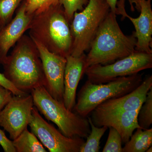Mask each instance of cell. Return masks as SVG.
<instances>
[{"label":"cell","mask_w":152,"mask_h":152,"mask_svg":"<svg viewBox=\"0 0 152 152\" xmlns=\"http://www.w3.org/2000/svg\"><path fill=\"white\" fill-rule=\"evenodd\" d=\"M137 121L139 126L143 129H149L152 124V88L139 110Z\"/></svg>","instance_id":"cell-19"},{"label":"cell","mask_w":152,"mask_h":152,"mask_svg":"<svg viewBox=\"0 0 152 152\" xmlns=\"http://www.w3.org/2000/svg\"><path fill=\"white\" fill-rule=\"evenodd\" d=\"M26 12L33 15L59 4V0H26Z\"/></svg>","instance_id":"cell-21"},{"label":"cell","mask_w":152,"mask_h":152,"mask_svg":"<svg viewBox=\"0 0 152 152\" xmlns=\"http://www.w3.org/2000/svg\"><path fill=\"white\" fill-rule=\"evenodd\" d=\"M87 118L91 126V132L87 137L86 141L81 148L80 152H99L100 149L101 139L108 128L106 126H96L93 124L91 117H87Z\"/></svg>","instance_id":"cell-18"},{"label":"cell","mask_w":152,"mask_h":152,"mask_svg":"<svg viewBox=\"0 0 152 152\" xmlns=\"http://www.w3.org/2000/svg\"><path fill=\"white\" fill-rule=\"evenodd\" d=\"M142 80V74L139 73L98 84L88 80L79 92L73 111L87 118L102 103L129 94L137 88Z\"/></svg>","instance_id":"cell-5"},{"label":"cell","mask_w":152,"mask_h":152,"mask_svg":"<svg viewBox=\"0 0 152 152\" xmlns=\"http://www.w3.org/2000/svg\"><path fill=\"white\" fill-rule=\"evenodd\" d=\"M70 23L59 3L33 16L29 34L49 51L66 58L71 55Z\"/></svg>","instance_id":"cell-3"},{"label":"cell","mask_w":152,"mask_h":152,"mask_svg":"<svg viewBox=\"0 0 152 152\" xmlns=\"http://www.w3.org/2000/svg\"><path fill=\"white\" fill-rule=\"evenodd\" d=\"M152 68V53L137 51L117 61L107 65L96 64L87 68L85 74L94 84L111 81L120 77L139 73Z\"/></svg>","instance_id":"cell-7"},{"label":"cell","mask_w":152,"mask_h":152,"mask_svg":"<svg viewBox=\"0 0 152 152\" xmlns=\"http://www.w3.org/2000/svg\"><path fill=\"white\" fill-rule=\"evenodd\" d=\"M0 84L11 91L13 95L23 96L29 94L17 89L10 81L6 78L4 74L1 73H0Z\"/></svg>","instance_id":"cell-24"},{"label":"cell","mask_w":152,"mask_h":152,"mask_svg":"<svg viewBox=\"0 0 152 152\" xmlns=\"http://www.w3.org/2000/svg\"><path fill=\"white\" fill-rule=\"evenodd\" d=\"M34 107L31 94L13 95L8 103L0 111V126L8 132L12 141L27 128Z\"/></svg>","instance_id":"cell-9"},{"label":"cell","mask_w":152,"mask_h":152,"mask_svg":"<svg viewBox=\"0 0 152 152\" xmlns=\"http://www.w3.org/2000/svg\"><path fill=\"white\" fill-rule=\"evenodd\" d=\"M110 129L108 137L103 152H122V140L119 133L114 128Z\"/></svg>","instance_id":"cell-22"},{"label":"cell","mask_w":152,"mask_h":152,"mask_svg":"<svg viewBox=\"0 0 152 152\" xmlns=\"http://www.w3.org/2000/svg\"><path fill=\"white\" fill-rule=\"evenodd\" d=\"M34 42L42 63L45 78V88L55 99L64 102V76L66 59L51 53L41 44Z\"/></svg>","instance_id":"cell-10"},{"label":"cell","mask_w":152,"mask_h":152,"mask_svg":"<svg viewBox=\"0 0 152 152\" xmlns=\"http://www.w3.org/2000/svg\"><path fill=\"white\" fill-rule=\"evenodd\" d=\"M152 88V75H150L135 89L121 96L107 100L94 110L108 113L139 110Z\"/></svg>","instance_id":"cell-14"},{"label":"cell","mask_w":152,"mask_h":152,"mask_svg":"<svg viewBox=\"0 0 152 152\" xmlns=\"http://www.w3.org/2000/svg\"><path fill=\"white\" fill-rule=\"evenodd\" d=\"M147 152H152V146H151L148 149V150H147Z\"/></svg>","instance_id":"cell-28"},{"label":"cell","mask_w":152,"mask_h":152,"mask_svg":"<svg viewBox=\"0 0 152 152\" xmlns=\"http://www.w3.org/2000/svg\"><path fill=\"white\" fill-rule=\"evenodd\" d=\"M137 39L134 32L126 36L111 11L101 24L86 55V68L96 64L106 65L136 51Z\"/></svg>","instance_id":"cell-2"},{"label":"cell","mask_w":152,"mask_h":152,"mask_svg":"<svg viewBox=\"0 0 152 152\" xmlns=\"http://www.w3.org/2000/svg\"><path fill=\"white\" fill-rule=\"evenodd\" d=\"M106 1L110 7V11L115 13L116 9L117 3L118 0H106ZM128 1L129 3L131 10L132 12H134L135 11V8L137 9L138 12H140V0H128Z\"/></svg>","instance_id":"cell-27"},{"label":"cell","mask_w":152,"mask_h":152,"mask_svg":"<svg viewBox=\"0 0 152 152\" xmlns=\"http://www.w3.org/2000/svg\"><path fill=\"white\" fill-rule=\"evenodd\" d=\"M28 126L31 132L50 152H80L86 142L82 138L64 135L44 119L36 107H33Z\"/></svg>","instance_id":"cell-8"},{"label":"cell","mask_w":152,"mask_h":152,"mask_svg":"<svg viewBox=\"0 0 152 152\" xmlns=\"http://www.w3.org/2000/svg\"><path fill=\"white\" fill-rule=\"evenodd\" d=\"M66 58L63 102L67 109L73 111L76 103L78 85L86 70V55L84 53L78 57L69 55Z\"/></svg>","instance_id":"cell-15"},{"label":"cell","mask_w":152,"mask_h":152,"mask_svg":"<svg viewBox=\"0 0 152 152\" xmlns=\"http://www.w3.org/2000/svg\"><path fill=\"white\" fill-rule=\"evenodd\" d=\"M2 65L4 75L20 91L29 94L37 87L45 86L39 50L30 36H22Z\"/></svg>","instance_id":"cell-1"},{"label":"cell","mask_w":152,"mask_h":152,"mask_svg":"<svg viewBox=\"0 0 152 152\" xmlns=\"http://www.w3.org/2000/svg\"><path fill=\"white\" fill-rule=\"evenodd\" d=\"M33 17L26 12V0H23L17 9L15 18L0 28V64H3L10 49L29 29Z\"/></svg>","instance_id":"cell-13"},{"label":"cell","mask_w":152,"mask_h":152,"mask_svg":"<svg viewBox=\"0 0 152 152\" xmlns=\"http://www.w3.org/2000/svg\"><path fill=\"white\" fill-rule=\"evenodd\" d=\"M12 141L16 152H47L35 135L27 128Z\"/></svg>","instance_id":"cell-17"},{"label":"cell","mask_w":152,"mask_h":152,"mask_svg":"<svg viewBox=\"0 0 152 152\" xmlns=\"http://www.w3.org/2000/svg\"><path fill=\"white\" fill-rule=\"evenodd\" d=\"M123 148L122 152H145L152 145V128L136 129Z\"/></svg>","instance_id":"cell-16"},{"label":"cell","mask_w":152,"mask_h":152,"mask_svg":"<svg viewBox=\"0 0 152 152\" xmlns=\"http://www.w3.org/2000/svg\"><path fill=\"white\" fill-rule=\"evenodd\" d=\"M13 96L11 91L0 84V111L8 103Z\"/></svg>","instance_id":"cell-25"},{"label":"cell","mask_w":152,"mask_h":152,"mask_svg":"<svg viewBox=\"0 0 152 152\" xmlns=\"http://www.w3.org/2000/svg\"><path fill=\"white\" fill-rule=\"evenodd\" d=\"M23 0H0V28H2L12 19L15 11Z\"/></svg>","instance_id":"cell-20"},{"label":"cell","mask_w":152,"mask_h":152,"mask_svg":"<svg viewBox=\"0 0 152 152\" xmlns=\"http://www.w3.org/2000/svg\"><path fill=\"white\" fill-rule=\"evenodd\" d=\"M110 11L106 0H89L80 12H76L71 22V56L78 57L89 50L98 29Z\"/></svg>","instance_id":"cell-6"},{"label":"cell","mask_w":152,"mask_h":152,"mask_svg":"<svg viewBox=\"0 0 152 152\" xmlns=\"http://www.w3.org/2000/svg\"><path fill=\"white\" fill-rule=\"evenodd\" d=\"M138 112L139 110L108 113L94 110L91 118L96 126H106L115 129L121 135L123 142L126 144L134 131L141 128L138 123Z\"/></svg>","instance_id":"cell-12"},{"label":"cell","mask_w":152,"mask_h":152,"mask_svg":"<svg viewBox=\"0 0 152 152\" xmlns=\"http://www.w3.org/2000/svg\"><path fill=\"white\" fill-rule=\"evenodd\" d=\"M0 145L5 152H16L12 140L6 136L4 132L0 129Z\"/></svg>","instance_id":"cell-26"},{"label":"cell","mask_w":152,"mask_h":152,"mask_svg":"<svg viewBox=\"0 0 152 152\" xmlns=\"http://www.w3.org/2000/svg\"></svg>","instance_id":"cell-29"},{"label":"cell","mask_w":152,"mask_h":152,"mask_svg":"<svg viewBox=\"0 0 152 152\" xmlns=\"http://www.w3.org/2000/svg\"><path fill=\"white\" fill-rule=\"evenodd\" d=\"M151 0H140V14L134 18L128 15L125 10V0H118L116 15H121L122 20L129 19L134 27V32L137 39L136 50L137 51L152 53V10Z\"/></svg>","instance_id":"cell-11"},{"label":"cell","mask_w":152,"mask_h":152,"mask_svg":"<svg viewBox=\"0 0 152 152\" xmlns=\"http://www.w3.org/2000/svg\"><path fill=\"white\" fill-rule=\"evenodd\" d=\"M88 1L89 0H59V3L63 6L66 16L70 23L75 13L78 10H83Z\"/></svg>","instance_id":"cell-23"},{"label":"cell","mask_w":152,"mask_h":152,"mask_svg":"<svg viewBox=\"0 0 152 152\" xmlns=\"http://www.w3.org/2000/svg\"><path fill=\"white\" fill-rule=\"evenodd\" d=\"M34 106L48 121L57 125L59 130L68 137L87 138L91 129L87 118L67 109L64 102L55 99L43 86L31 91Z\"/></svg>","instance_id":"cell-4"}]
</instances>
